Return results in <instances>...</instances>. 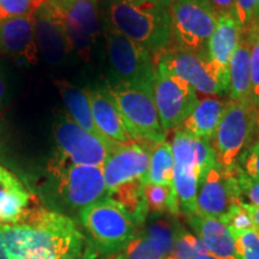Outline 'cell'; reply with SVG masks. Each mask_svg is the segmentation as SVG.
Segmentation results:
<instances>
[{
	"mask_svg": "<svg viewBox=\"0 0 259 259\" xmlns=\"http://www.w3.org/2000/svg\"><path fill=\"white\" fill-rule=\"evenodd\" d=\"M83 247L82 233L63 212L29 206L17 221L0 222V259H61Z\"/></svg>",
	"mask_w": 259,
	"mask_h": 259,
	"instance_id": "6da1fadb",
	"label": "cell"
},
{
	"mask_svg": "<svg viewBox=\"0 0 259 259\" xmlns=\"http://www.w3.org/2000/svg\"><path fill=\"white\" fill-rule=\"evenodd\" d=\"M171 0H109L107 29L125 35L149 52L155 64L173 47Z\"/></svg>",
	"mask_w": 259,
	"mask_h": 259,
	"instance_id": "7a4b0ae2",
	"label": "cell"
},
{
	"mask_svg": "<svg viewBox=\"0 0 259 259\" xmlns=\"http://www.w3.org/2000/svg\"><path fill=\"white\" fill-rule=\"evenodd\" d=\"M135 143L153 147L166 139L155 103L154 88L128 85L116 79L106 83Z\"/></svg>",
	"mask_w": 259,
	"mask_h": 259,
	"instance_id": "3957f363",
	"label": "cell"
},
{
	"mask_svg": "<svg viewBox=\"0 0 259 259\" xmlns=\"http://www.w3.org/2000/svg\"><path fill=\"white\" fill-rule=\"evenodd\" d=\"M53 193L65 210L79 212L108 197L102 167L67 163L54 156L48 163Z\"/></svg>",
	"mask_w": 259,
	"mask_h": 259,
	"instance_id": "277c9868",
	"label": "cell"
},
{
	"mask_svg": "<svg viewBox=\"0 0 259 259\" xmlns=\"http://www.w3.org/2000/svg\"><path fill=\"white\" fill-rule=\"evenodd\" d=\"M78 216L95 248L105 255L118 254L136 235L134 221L109 198L88 206Z\"/></svg>",
	"mask_w": 259,
	"mask_h": 259,
	"instance_id": "5b68a950",
	"label": "cell"
},
{
	"mask_svg": "<svg viewBox=\"0 0 259 259\" xmlns=\"http://www.w3.org/2000/svg\"><path fill=\"white\" fill-rule=\"evenodd\" d=\"M258 121L259 111L250 100L226 103L218 128L210 141L219 164L226 168L234 166L242 151L250 147Z\"/></svg>",
	"mask_w": 259,
	"mask_h": 259,
	"instance_id": "8992f818",
	"label": "cell"
},
{
	"mask_svg": "<svg viewBox=\"0 0 259 259\" xmlns=\"http://www.w3.org/2000/svg\"><path fill=\"white\" fill-rule=\"evenodd\" d=\"M170 15L173 47L190 52L205 50L220 17L210 0H171Z\"/></svg>",
	"mask_w": 259,
	"mask_h": 259,
	"instance_id": "52a82bcc",
	"label": "cell"
},
{
	"mask_svg": "<svg viewBox=\"0 0 259 259\" xmlns=\"http://www.w3.org/2000/svg\"><path fill=\"white\" fill-rule=\"evenodd\" d=\"M57 154L71 164L103 167L112 149L118 143H108L93 136L73 121L69 113H59L53 122Z\"/></svg>",
	"mask_w": 259,
	"mask_h": 259,
	"instance_id": "ba28073f",
	"label": "cell"
},
{
	"mask_svg": "<svg viewBox=\"0 0 259 259\" xmlns=\"http://www.w3.org/2000/svg\"><path fill=\"white\" fill-rule=\"evenodd\" d=\"M154 97L164 132L179 128L199 102L196 89L162 63L156 65Z\"/></svg>",
	"mask_w": 259,
	"mask_h": 259,
	"instance_id": "9c48e42d",
	"label": "cell"
},
{
	"mask_svg": "<svg viewBox=\"0 0 259 259\" xmlns=\"http://www.w3.org/2000/svg\"><path fill=\"white\" fill-rule=\"evenodd\" d=\"M107 54L114 79L128 85L154 88L156 64L143 47L120 32L106 31Z\"/></svg>",
	"mask_w": 259,
	"mask_h": 259,
	"instance_id": "30bf717a",
	"label": "cell"
},
{
	"mask_svg": "<svg viewBox=\"0 0 259 259\" xmlns=\"http://www.w3.org/2000/svg\"><path fill=\"white\" fill-rule=\"evenodd\" d=\"M64 22L74 52L89 61L93 45L101 32L99 0H48Z\"/></svg>",
	"mask_w": 259,
	"mask_h": 259,
	"instance_id": "8fae6325",
	"label": "cell"
},
{
	"mask_svg": "<svg viewBox=\"0 0 259 259\" xmlns=\"http://www.w3.org/2000/svg\"><path fill=\"white\" fill-rule=\"evenodd\" d=\"M244 202L232 168L216 163L198 184L197 213L221 219L234 204Z\"/></svg>",
	"mask_w": 259,
	"mask_h": 259,
	"instance_id": "7c38bea8",
	"label": "cell"
},
{
	"mask_svg": "<svg viewBox=\"0 0 259 259\" xmlns=\"http://www.w3.org/2000/svg\"><path fill=\"white\" fill-rule=\"evenodd\" d=\"M241 35L240 24L234 14L220 15L215 31L204 50L210 71L223 93L228 92L229 65Z\"/></svg>",
	"mask_w": 259,
	"mask_h": 259,
	"instance_id": "4fadbf2b",
	"label": "cell"
},
{
	"mask_svg": "<svg viewBox=\"0 0 259 259\" xmlns=\"http://www.w3.org/2000/svg\"><path fill=\"white\" fill-rule=\"evenodd\" d=\"M150 148L147 144H116L103 164V178L107 191L132 181L142 180L147 176L150 162Z\"/></svg>",
	"mask_w": 259,
	"mask_h": 259,
	"instance_id": "5bb4252c",
	"label": "cell"
},
{
	"mask_svg": "<svg viewBox=\"0 0 259 259\" xmlns=\"http://www.w3.org/2000/svg\"><path fill=\"white\" fill-rule=\"evenodd\" d=\"M157 63H162L171 73L186 80L197 93L210 96L223 93L210 71L204 51L190 52L171 47L161 54Z\"/></svg>",
	"mask_w": 259,
	"mask_h": 259,
	"instance_id": "9a60e30c",
	"label": "cell"
},
{
	"mask_svg": "<svg viewBox=\"0 0 259 259\" xmlns=\"http://www.w3.org/2000/svg\"><path fill=\"white\" fill-rule=\"evenodd\" d=\"M32 16L38 52L50 65H59L73 51L63 19L48 0Z\"/></svg>",
	"mask_w": 259,
	"mask_h": 259,
	"instance_id": "2e32d148",
	"label": "cell"
},
{
	"mask_svg": "<svg viewBox=\"0 0 259 259\" xmlns=\"http://www.w3.org/2000/svg\"><path fill=\"white\" fill-rule=\"evenodd\" d=\"M0 54L29 66L37 63L38 47L32 14L0 21Z\"/></svg>",
	"mask_w": 259,
	"mask_h": 259,
	"instance_id": "e0dca14e",
	"label": "cell"
},
{
	"mask_svg": "<svg viewBox=\"0 0 259 259\" xmlns=\"http://www.w3.org/2000/svg\"><path fill=\"white\" fill-rule=\"evenodd\" d=\"M88 95L94 120L100 132L118 144L135 143L126 127L124 119L116 107L114 100L106 87H95L85 89Z\"/></svg>",
	"mask_w": 259,
	"mask_h": 259,
	"instance_id": "ac0fdd59",
	"label": "cell"
},
{
	"mask_svg": "<svg viewBox=\"0 0 259 259\" xmlns=\"http://www.w3.org/2000/svg\"><path fill=\"white\" fill-rule=\"evenodd\" d=\"M187 222L213 257L219 259H241L236 251L231 231L221 220L196 213L187 218Z\"/></svg>",
	"mask_w": 259,
	"mask_h": 259,
	"instance_id": "d6986e66",
	"label": "cell"
},
{
	"mask_svg": "<svg viewBox=\"0 0 259 259\" xmlns=\"http://www.w3.org/2000/svg\"><path fill=\"white\" fill-rule=\"evenodd\" d=\"M31 196L18 178L0 166V222H15L30 206Z\"/></svg>",
	"mask_w": 259,
	"mask_h": 259,
	"instance_id": "ffe728a7",
	"label": "cell"
},
{
	"mask_svg": "<svg viewBox=\"0 0 259 259\" xmlns=\"http://www.w3.org/2000/svg\"><path fill=\"white\" fill-rule=\"evenodd\" d=\"M56 85L66 106L67 113L73 119V121H76L80 127L93 136H96L108 143H114L108 141L97 128L85 89H79L78 87L73 85L67 80H57Z\"/></svg>",
	"mask_w": 259,
	"mask_h": 259,
	"instance_id": "44dd1931",
	"label": "cell"
},
{
	"mask_svg": "<svg viewBox=\"0 0 259 259\" xmlns=\"http://www.w3.org/2000/svg\"><path fill=\"white\" fill-rule=\"evenodd\" d=\"M231 101H248L251 96L250 42L242 34L229 65L228 92Z\"/></svg>",
	"mask_w": 259,
	"mask_h": 259,
	"instance_id": "7402d4cb",
	"label": "cell"
},
{
	"mask_svg": "<svg viewBox=\"0 0 259 259\" xmlns=\"http://www.w3.org/2000/svg\"><path fill=\"white\" fill-rule=\"evenodd\" d=\"M225 103L216 97H205L200 100L194 111L180 126L181 130L197 138L211 141L221 119Z\"/></svg>",
	"mask_w": 259,
	"mask_h": 259,
	"instance_id": "603a6c76",
	"label": "cell"
},
{
	"mask_svg": "<svg viewBox=\"0 0 259 259\" xmlns=\"http://www.w3.org/2000/svg\"><path fill=\"white\" fill-rule=\"evenodd\" d=\"M112 199L130 216L136 226H143L148 218V204L144 197V184L142 180L132 181L116 187L108 193Z\"/></svg>",
	"mask_w": 259,
	"mask_h": 259,
	"instance_id": "cb8c5ba5",
	"label": "cell"
},
{
	"mask_svg": "<svg viewBox=\"0 0 259 259\" xmlns=\"http://www.w3.org/2000/svg\"><path fill=\"white\" fill-rule=\"evenodd\" d=\"M144 223V232L142 234L155 242L166 257L170 255L177 233L181 227L178 219L169 213H153Z\"/></svg>",
	"mask_w": 259,
	"mask_h": 259,
	"instance_id": "d4e9b609",
	"label": "cell"
},
{
	"mask_svg": "<svg viewBox=\"0 0 259 259\" xmlns=\"http://www.w3.org/2000/svg\"><path fill=\"white\" fill-rule=\"evenodd\" d=\"M173 151L166 141L150 148V162L143 184L173 185Z\"/></svg>",
	"mask_w": 259,
	"mask_h": 259,
	"instance_id": "484cf974",
	"label": "cell"
},
{
	"mask_svg": "<svg viewBox=\"0 0 259 259\" xmlns=\"http://www.w3.org/2000/svg\"><path fill=\"white\" fill-rule=\"evenodd\" d=\"M144 197L149 211L153 213L168 212L173 218L179 219L183 212L180 210L179 199L173 185H153L145 184Z\"/></svg>",
	"mask_w": 259,
	"mask_h": 259,
	"instance_id": "4316f807",
	"label": "cell"
},
{
	"mask_svg": "<svg viewBox=\"0 0 259 259\" xmlns=\"http://www.w3.org/2000/svg\"><path fill=\"white\" fill-rule=\"evenodd\" d=\"M167 258L158 246L143 234H139L128 242V245L114 254L113 259H164Z\"/></svg>",
	"mask_w": 259,
	"mask_h": 259,
	"instance_id": "83f0119b",
	"label": "cell"
},
{
	"mask_svg": "<svg viewBox=\"0 0 259 259\" xmlns=\"http://www.w3.org/2000/svg\"><path fill=\"white\" fill-rule=\"evenodd\" d=\"M204 254H209L208 248L204 245V242L181 226L174 240L171 257L176 259H196Z\"/></svg>",
	"mask_w": 259,
	"mask_h": 259,
	"instance_id": "f1b7e54d",
	"label": "cell"
},
{
	"mask_svg": "<svg viewBox=\"0 0 259 259\" xmlns=\"http://www.w3.org/2000/svg\"><path fill=\"white\" fill-rule=\"evenodd\" d=\"M220 220L228 227L233 238L250 229H254V222L248 209V204L245 202L234 204L229 211Z\"/></svg>",
	"mask_w": 259,
	"mask_h": 259,
	"instance_id": "f546056e",
	"label": "cell"
},
{
	"mask_svg": "<svg viewBox=\"0 0 259 259\" xmlns=\"http://www.w3.org/2000/svg\"><path fill=\"white\" fill-rule=\"evenodd\" d=\"M251 50V96L250 101L259 111V24H252L245 32Z\"/></svg>",
	"mask_w": 259,
	"mask_h": 259,
	"instance_id": "4dcf8cb0",
	"label": "cell"
},
{
	"mask_svg": "<svg viewBox=\"0 0 259 259\" xmlns=\"http://www.w3.org/2000/svg\"><path fill=\"white\" fill-rule=\"evenodd\" d=\"M234 241L241 259H259V235L255 229L234 236Z\"/></svg>",
	"mask_w": 259,
	"mask_h": 259,
	"instance_id": "1f68e13d",
	"label": "cell"
},
{
	"mask_svg": "<svg viewBox=\"0 0 259 259\" xmlns=\"http://www.w3.org/2000/svg\"><path fill=\"white\" fill-rule=\"evenodd\" d=\"M229 168H232L239 190L241 192V197H246L252 205L259 206V181L246 176L244 170L236 163Z\"/></svg>",
	"mask_w": 259,
	"mask_h": 259,
	"instance_id": "d6a6232c",
	"label": "cell"
},
{
	"mask_svg": "<svg viewBox=\"0 0 259 259\" xmlns=\"http://www.w3.org/2000/svg\"><path fill=\"white\" fill-rule=\"evenodd\" d=\"M236 164L244 170L246 176L259 181V143L246 148L239 156Z\"/></svg>",
	"mask_w": 259,
	"mask_h": 259,
	"instance_id": "836d02e7",
	"label": "cell"
},
{
	"mask_svg": "<svg viewBox=\"0 0 259 259\" xmlns=\"http://www.w3.org/2000/svg\"><path fill=\"white\" fill-rule=\"evenodd\" d=\"M235 17L240 24L241 32L245 34L250 30L254 22L255 0H234Z\"/></svg>",
	"mask_w": 259,
	"mask_h": 259,
	"instance_id": "e575fe53",
	"label": "cell"
},
{
	"mask_svg": "<svg viewBox=\"0 0 259 259\" xmlns=\"http://www.w3.org/2000/svg\"><path fill=\"white\" fill-rule=\"evenodd\" d=\"M213 8L219 11L220 15L234 14L235 15V2L234 0H210Z\"/></svg>",
	"mask_w": 259,
	"mask_h": 259,
	"instance_id": "d590c367",
	"label": "cell"
},
{
	"mask_svg": "<svg viewBox=\"0 0 259 259\" xmlns=\"http://www.w3.org/2000/svg\"><path fill=\"white\" fill-rule=\"evenodd\" d=\"M248 209H250L252 219H253L254 222V229L259 228V206L252 205V204H248Z\"/></svg>",
	"mask_w": 259,
	"mask_h": 259,
	"instance_id": "8d00e7d4",
	"label": "cell"
},
{
	"mask_svg": "<svg viewBox=\"0 0 259 259\" xmlns=\"http://www.w3.org/2000/svg\"><path fill=\"white\" fill-rule=\"evenodd\" d=\"M5 96V78L4 74H3V71L0 69V105H2L3 100H4Z\"/></svg>",
	"mask_w": 259,
	"mask_h": 259,
	"instance_id": "74e56055",
	"label": "cell"
},
{
	"mask_svg": "<svg viewBox=\"0 0 259 259\" xmlns=\"http://www.w3.org/2000/svg\"><path fill=\"white\" fill-rule=\"evenodd\" d=\"M83 252H76V253H67L61 257V259H83Z\"/></svg>",
	"mask_w": 259,
	"mask_h": 259,
	"instance_id": "f35d334b",
	"label": "cell"
},
{
	"mask_svg": "<svg viewBox=\"0 0 259 259\" xmlns=\"http://www.w3.org/2000/svg\"><path fill=\"white\" fill-rule=\"evenodd\" d=\"M254 23L259 24V0H255V14H254Z\"/></svg>",
	"mask_w": 259,
	"mask_h": 259,
	"instance_id": "ab89813d",
	"label": "cell"
},
{
	"mask_svg": "<svg viewBox=\"0 0 259 259\" xmlns=\"http://www.w3.org/2000/svg\"><path fill=\"white\" fill-rule=\"evenodd\" d=\"M196 259H219V258L213 257V255H210V254H204V255H199V257H197Z\"/></svg>",
	"mask_w": 259,
	"mask_h": 259,
	"instance_id": "60d3db41",
	"label": "cell"
},
{
	"mask_svg": "<svg viewBox=\"0 0 259 259\" xmlns=\"http://www.w3.org/2000/svg\"><path fill=\"white\" fill-rule=\"evenodd\" d=\"M164 259H176V258H173V257H171V255H168V257L164 258Z\"/></svg>",
	"mask_w": 259,
	"mask_h": 259,
	"instance_id": "b9f144b4",
	"label": "cell"
},
{
	"mask_svg": "<svg viewBox=\"0 0 259 259\" xmlns=\"http://www.w3.org/2000/svg\"><path fill=\"white\" fill-rule=\"evenodd\" d=\"M258 131H259V121H258Z\"/></svg>",
	"mask_w": 259,
	"mask_h": 259,
	"instance_id": "7bdbcfd3",
	"label": "cell"
}]
</instances>
